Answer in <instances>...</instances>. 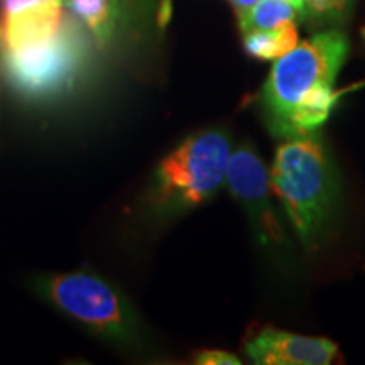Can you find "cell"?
Masks as SVG:
<instances>
[{
	"mask_svg": "<svg viewBox=\"0 0 365 365\" xmlns=\"http://www.w3.org/2000/svg\"><path fill=\"white\" fill-rule=\"evenodd\" d=\"M349 49V38L341 31L328 29L276 59L259 95V107L274 137L313 135L327 124L339 100L335 80Z\"/></svg>",
	"mask_w": 365,
	"mask_h": 365,
	"instance_id": "1",
	"label": "cell"
},
{
	"mask_svg": "<svg viewBox=\"0 0 365 365\" xmlns=\"http://www.w3.org/2000/svg\"><path fill=\"white\" fill-rule=\"evenodd\" d=\"M269 180L301 244L317 249L340 198L339 173L325 145L314 134L286 139L274 154Z\"/></svg>",
	"mask_w": 365,
	"mask_h": 365,
	"instance_id": "2",
	"label": "cell"
},
{
	"mask_svg": "<svg viewBox=\"0 0 365 365\" xmlns=\"http://www.w3.org/2000/svg\"><path fill=\"white\" fill-rule=\"evenodd\" d=\"M230 158L227 130L190 135L158 164L149 188L150 208L158 217H176L202 207L225 185Z\"/></svg>",
	"mask_w": 365,
	"mask_h": 365,
	"instance_id": "3",
	"label": "cell"
},
{
	"mask_svg": "<svg viewBox=\"0 0 365 365\" xmlns=\"http://www.w3.org/2000/svg\"><path fill=\"white\" fill-rule=\"evenodd\" d=\"M78 17L68 9L51 38L2 49L0 71L11 90L31 102L56 98L71 90L90 61V43Z\"/></svg>",
	"mask_w": 365,
	"mask_h": 365,
	"instance_id": "4",
	"label": "cell"
},
{
	"mask_svg": "<svg viewBox=\"0 0 365 365\" xmlns=\"http://www.w3.org/2000/svg\"><path fill=\"white\" fill-rule=\"evenodd\" d=\"M41 298L105 340L132 345L139 339V323L130 304L115 287L91 272H66L36 277Z\"/></svg>",
	"mask_w": 365,
	"mask_h": 365,
	"instance_id": "5",
	"label": "cell"
},
{
	"mask_svg": "<svg viewBox=\"0 0 365 365\" xmlns=\"http://www.w3.org/2000/svg\"><path fill=\"white\" fill-rule=\"evenodd\" d=\"M225 185L244 208L259 244L282 247L286 244L284 227L271 203V180L264 161L250 144L232 150Z\"/></svg>",
	"mask_w": 365,
	"mask_h": 365,
	"instance_id": "6",
	"label": "cell"
},
{
	"mask_svg": "<svg viewBox=\"0 0 365 365\" xmlns=\"http://www.w3.org/2000/svg\"><path fill=\"white\" fill-rule=\"evenodd\" d=\"M245 354L259 365H328L339 354V346L323 336L266 327L245 344Z\"/></svg>",
	"mask_w": 365,
	"mask_h": 365,
	"instance_id": "7",
	"label": "cell"
},
{
	"mask_svg": "<svg viewBox=\"0 0 365 365\" xmlns=\"http://www.w3.org/2000/svg\"><path fill=\"white\" fill-rule=\"evenodd\" d=\"M66 14V4H54L7 14L4 19V48L16 49L51 38L61 26Z\"/></svg>",
	"mask_w": 365,
	"mask_h": 365,
	"instance_id": "8",
	"label": "cell"
},
{
	"mask_svg": "<svg viewBox=\"0 0 365 365\" xmlns=\"http://www.w3.org/2000/svg\"><path fill=\"white\" fill-rule=\"evenodd\" d=\"M65 4L100 46L110 43L120 27L118 0H65Z\"/></svg>",
	"mask_w": 365,
	"mask_h": 365,
	"instance_id": "9",
	"label": "cell"
},
{
	"mask_svg": "<svg viewBox=\"0 0 365 365\" xmlns=\"http://www.w3.org/2000/svg\"><path fill=\"white\" fill-rule=\"evenodd\" d=\"M299 43L296 22L274 27V29L250 31L244 34V49L249 56L262 61H276Z\"/></svg>",
	"mask_w": 365,
	"mask_h": 365,
	"instance_id": "10",
	"label": "cell"
},
{
	"mask_svg": "<svg viewBox=\"0 0 365 365\" xmlns=\"http://www.w3.org/2000/svg\"><path fill=\"white\" fill-rule=\"evenodd\" d=\"M237 17L242 34H245L250 31L274 29L286 22H296L301 14L289 0H259Z\"/></svg>",
	"mask_w": 365,
	"mask_h": 365,
	"instance_id": "11",
	"label": "cell"
},
{
	"mask_svg": "<svg viewBox=\"0 0 365 365\" xmlns=\"http://www.w3.org/2000/svg\"><path fill=\"white\" fill-rule=\"evenodd\" d=\"M161 0H118L120 26L132 36H148L158 17Z\"/></svg>",
	"mask_w": 365,
	"mask_h": 365,
	"instance_id": "12",
	"label": "cell"
},
{
	"mask_svg": "<svg viewBox=\"0 0 365 365\" xmlns=\"http://www.w3.org/2000/svg\"><path fill=\"white\" fill-rule=\"evenodd\" d=\"M354 0H304L301 17L317 26L336 24L352 11Z\"/></svg>",
	"mask_w": 365,
	"mask_h": 365,
	"instance_id": "13",
	"label": "cell"
},
{
	"mask_svg": "<svg viewBox=\"0 0 365 365\" xmlns=\"http://www.w3.org/2000/svg\"><path fill=\"white\" fill-rule=\"evenodd\" d=\"M196 364L202 365H240V359H237L234 354L223 352V350H202L196 354Z\"/></svg>",
	"mask_w": 365,
	"mask_h": 365,
	"instance_id": "14",
	"label": "cell"
},
{
	"mask_svg": "<svg viewBox=\"0 0 365 365\" xmlns=\"http://www.w3.org/2000/svg\"><path fill=\"white\" fill-rule=\"evenodd\" d=\"M54 4H65V0H6L4 2V14H16L27 9L54 6Z\"/></svg>",
	"mask_w": 365,
	"mask_h": 365,
	"instance_id": "15",
	"label": "cell"
},
{
	"mask_svg": "<svg viewBox=\"0 0 365 365\" xmlns=\"http://www.w3.org/2000/svg\"><path fill=\"white\" fill-rule=\"evenodd\" d=\"M257 2H259V0H228V4H230V6L235 9L237 16H239V14H242V12H245L247 9H250L254 6V4H257Z\"/></svg>",
	"mask_w": 365,
	"mask_h": 365,
	"instance_id": "16",
	"label": "cell"
},
{
	"mask_svg": "<svg viewBox=\"0 0 365 365\" xmlns=\"http://www.w3.org/2000/svg\"><path fill=\"white\" fill-rule=\"evenodd\" d=\"M289 2L293 4V6H294L296 9H298L299 14L303 12V4H304V0H289Z\"/></svg>",
	"mask_w": 365,
	"mask_h": 365,
	"instance_id": "17",
	"label": "cell"
},
{
	"mask_svg": "<svg viewBox=\"0 0 365 365\" xmlns=\"http://www.w3.org/2000/svg\"><path fill=\"white\" fill-rule=\"evenodd\" d=\"M2 34H4V27L0 26V39H2Z\"/></svg>",
	"mask_w": 365,
	"mask_h": 365,
	"instance_id": "18",
	"label": "cell"
},
{
	"mask_svg": "<svg viewBox=\"0 0 365 365\" xmlns=\"http://www.w3.org/2000/svg\"><path fill=\"white\" fill-rule=\"evenodd\" d=\"M362 36H364V39H365V27L362 29Z\"/></svg>",
	"mask_w": 365,
	"mask_h": 365,
	"instance_id": "19",
	"label": "cell"
}]
</instances>
